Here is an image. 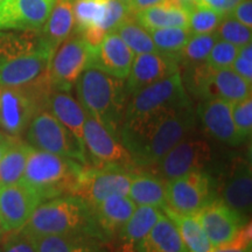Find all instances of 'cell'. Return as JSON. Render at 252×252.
Segmentation results:
<instances>
[{
    "mask_svg": "<svg viewBox=\"0 0 252 252\" xmlns=\"http://www.w3.org/2000/svg\"><path fill=\"white\" fill-rule=\"evenodd\" d=\"M180 71L175 56L162 53H144L134 56L130 74L125 80L128 96L138 90L156 83L169 75Z\"/></svg>",
    "mask_w": 252,
    "mask_h": 252,
    "instance_id": "ac0fdd59",
    "label": "cell"
},
{
    "mask_svg": "<svg viewBox=\"0 0 252 252\" xmlns=\"http://www.w3.org/2000/svg\"><path fill=\"white\" fill-rule=\"evenodd\" d=\"M241 1L242 0H225V6H224L225 15L231 13L232 9H234Z\"/></svg>",
    "mask_w": 252,
    "mask_h": 252,
    "instance_id": "7dc6e473",
    "label": "cell"
},
{
    "mask_svg": "<svg viewBox=\"0 0 252 252\" xmlns=\"http://www.w3.org/2000/svg\"><path fill=\"white\" fill-rule=\"evenodd\" d=\"M134 252H188L173 220L162 213L144 239L135 245Z\"/></svg>",
    "mask_w": 252,
    "mask_h": 252,
    "instance_id": "cb8c5ba5",
    "label": "cell"
},
{
    "mask_svg": "<svg viewBox=\"0 0 252 252\" xmlns=\"http://www.w3.org/2000/svg\"><path fill=\"white\" fill-rule=\"evenodd\" d=\"M166 207L182 215H197L219 197L217 180L207 171L191 172L167 181Z\"/></svg>",
    "mask_w": 252,
    "mask_h": 252,
    "instance_id": "ba28073f",
    "label": "cell"
},
{
    "mask_svg": "<svg viewBox=\"0 0 252 252\" xmlns=\"http://www.w3.org/2000/svg\"><path fill=\"white\" fill-rule=\"evenodd\" d=\"M239 47L226 42L223 40H217L213 46L206 63L213 69H225L231 67L238 54Z\"/></svg>",
    "mask_w": 252,
    "mask_h": 252,
    "instance_id": "f35d334b",
    "label": "cell"
},
{
    "mask_svg": "<svg viewBox=\"0 0 252 252\" xmlns=\"http://www.w3.org/2000/svg\"><path fill=\"white\" fill-rule=\"evenodd\" d=\"M42 202L23 182L0 186V223L5 234L19 231Z\"/></svg>",
    "mask_w": 252,
    "mask_h": 252,
    "instance_id": "5bb4252c",
    "label": "cell"
},
{
    "mask_svg": "<svg viewBox=\"0 0 252 252\" xmlns=\"http://www.w3.org/2000/svg\"><path fill=\"white\" fill-rule=\"evenodd\" d=\"M9 138H12V135H8L7 133H5L4 131L0 130V141H4V140H7Z\"/></svg>",
    "mask_w": 252,
    "mask_h": 252,
    "instance_id": "681fc988",
    "label": "cell"
},
{
    "mask_svg": "<svg viewBox=\"0 0 252 252\" xmlns=\"http://www.w3.org/2000/svg\"><path fill=\"white\" fill-rule=\"evenodd\" d=\"M82 165L76 160L32 147L21 182L41 201L71 195Z\"/></svg>",
    "mask_w": 252,
    "mask_h": 252,
    "instance_id": "277c9868",
    "label": "cell"
},
{
    "mask_svg": "<svg viewBox=\"0 0 252 252\" xmlns=\"http://www.w3.org/2000/svg\"><path fill=\"white\" fill-rule=\"evenodd\" d=\"M5 234V231H4V229H2V226H1V223H0V237H1L2 235Z\"/></svg>",
    "mask_w": 252,
    "mask_h": 252,
    "instance_id": "f907efd6",
    "label": "cell"
},
{
    "mask_svg": "<svg viewBox=\"0 0 252 252\" xmlns=\"http://www.w3.org/2000/svg\"><path fill=\"white\" fill-rule=\"evenodd\" d=\"M55 0H6L0 7V31H40Z\"/></svg>",
    "mask_w": 252,
    "mask_h": 252,
    "instance_id": "2e32d148",
    "label": "cell"
},
{
    "mask_svg": "<svg viewBox=\"0 0 252 252\" xmlns=\"http://www.w3.org/2000/svg\"><path fill=\"white\" fill-rule=\"evenodd\" d=\"M122 1H125V2H128V1H130V0H122Z\"/></svg>",
    "mask_w": 252,
    "mask_h": 252,
    "instance_id": "f5cc1de1",
    "label": "cell"
},
{
    "mask_svg": "<svg viewBox=\"0 0 252 252\" xmlns=\"http://www.w3.org/2000/svg\"><path fill=\"white\" fill-rule=\"evenodd\" d=\"M232 18L238 20L245 26L252 27V0H242L236 7L229 13Z\"/></svg>",
    "mask_w": 252,
    "mask_h": 252,
    "instance_id": "7bdbcfd3",
    "label": "cell"
},
{
    "mask_svg": "<svg viewBox=\"0 0 252 252\" xmlns=\"http://www.w3.org/2000/svg\"><path fill=\"white\" fill-rule=\"evenodd\" d=\"M196 117L210 137L229 146L244 143L236 131L232 121L231 103L222 98L201 100L196 109Z\"/></svg>",
    "mask_w": 252,
    "mask_h": 252,
    "instance_id": "d6986e66",
    "label": "cell"
},
{
    "mask_svg": "<svg viewBox=\"0 0 252 252\" xmlns=\"http://www.w3.org/2000/svg\"><path fill=\"white\" fill-rule=\"evenodd\" d=\"M217 40L219 39L215 33L191 35L180 52L174 55L179 63V68H188L206 62Z\"/></svg>",
    "mask_w": 252,
    "mask_h": 252,
    "instance_id": "4dcf8cb0",
    "label": "cell"
},
{
    "mask_svg": "<svg viewBox=\"0 0 252 252\" xmlns=\"http://www.w3.org/2000/svg\"><path fill=\"white\" fill-rule=\"evenodd\" d=\"M78 102L89 117L96 119L106 130L119 138L128 94L125 80L89 67L76 84Z\"/></svg>",
    "mask_w": 252,
    "mask_h": 252,
    "instance_id": "3957f363",
    "label": "cell"
},
{
    "mask_svg": "<svg viewBox=\"0 0 252 252\" xmlns=\"http://www.w3.org/2000/svg\"><path fill=\"white\" fill-rule=\"evenodd\" d=\"M1 90H2V87L0 86V94H1Z\"/></svg>",
    "mask_w": 252,
    "mask_h": 252,
    "instance_id": "db71d44e",
    "label": "cell"
},
{
    "mask_svg": "<svg viewBox=\"0 0 252 252\" xmlns=\"http://www.w3.org/2000/svg\"><path fill=\"white\" fill-rule=\"evenodd\" d=\"M108 0H72L75 33L80 34L89 26H99L105 15Z\"/></svg>",
    "mask_w": 252,
    "mask_h": 252,
    "instance_id": "d6a6232c",
    "label": "cell"
},
{
    "mask_svg": "<svg viewBox=\"0 0 252 252\" xmlns=\"http://www.w3.org/2000/svg\"><path fill=\"white\" fill-rule=\"evenodd\" d=\"M134 53L121 39L116 32H110L104 36L100 45L94 48L93 64L105 74L126 80L130 74Z\"/></svg>",
    "mask_w": 252,
    "mask_h": 252,
    "instance_id": "ffe728a7",
    "label": "cell"
},
{
    "mask_svg": "<svg viewBox=\"0 0 252 252\" xmlns=\"http://www.w3.org/2000/svg\"><path fill=\"white\" fill-rule=\"evenodd\" d=\"M215 34L219 40L226 41V42L232 43V45L237 47L251 43L252 40L251 28L239 23L238 20H236L230 14L223 17L219 27L216 28Z\"/></svg>",
    "mask_w": 252,
    "mask_h": 252,
    "instance_id": "d590c367",
    "label": "cell"
},
{
    "mask_svg": "<svg viewBox=\"0 0 252 252\" xmlns=\"http://www.w3.org/2000/svg\"><path fill=\"white\" fill-rule=\"evenodd\" d=\"M32 239L36 252H108L104 242L90 236H36Z\"/></svg>",
    "mask_w": 252,
    "mask_h": 252,
    "instance_id": "4316f807",
    "label": "cell"
},
{
    "mask_svg": "<svg viewBox=\"0 0 252 252\" xmlns=\"http://www.w3.org/2000/svg\"><path fill=\"white\" fill-rule=\"evenodd\" d=\"M115 32L134 53V55L158 52L150 35V32L140 26L134 18L127 19L122 25H119Z\"/></svg>",
    "mask_w": 252,
    "mask_h": 252,
    "instance_id": "1f68e13d",
    "label": "cell"
},
{
    "mask_svg": "<svg viewBox=\"0 0 252 252\" xmlns=\"http://www.w3.org/2000/svg\"><path fill=\"white\" fill-rule=\"evenodd\" d=\"M128 196L115 195L91 206L94 222L103 241L106 242L117 235L135 209Z\"/></svg>",
    "mask_w": 252,
    "mask_h": 252,
    "instance_id": "44dd1931",
    "label": "cell"
},
{
    "mask_svg": "<svg viewBox=\"0 0 252 252\" xmlns=\"http://www.w3.org/2000/svg\"><path fill=\"white\" fill-rule=\"evenodd\" d=\"M232 121L241 139L245 141L252 133V97L231 103Z\"/></svg>",
    "mask_w": 252,
    "mask_h": 252,
    "instance_id": "74e56055",
    "label": "cell"
},
{
    "mask_svg": "<svg viewBox=\"0 0 252 252\" xmlns=\"http://www.w3.org/2000/svg\"><path fill=\"white\" fill-rule=\"evenodd\" d=\"M196 124L190 102L134 121L123 122L119 139L137 167L157 165Z\"/></svg>",
    "mask_w": 252,
    "mask_h": 252,
    "instance_id": "6da1fadb",
    "label": "cell"
},
{
    "mask_svg": "<svg viewBox=\"0 0 252 252\" xmlns=\"http://www.w3.org/2000/svg\"><path fill=\"white\" fill-rule=\"evenodd\" d=\"M181 78L185 90L200 100L222 98L235 103L251 96V83L231 68L216 70L203 62L186 68Z\"/></svg>",
    "mask_w": 252,
    "mask_h": 252,
    "instance_id": "5b68a950",
    "label": "cell"
},
{
    "mask_svg": "<svg viewBox=\"0 0 252 252\" xmlns=\"http://www.w3.org/2000/svg\"><path fill=\"white\" fill-rule=\"evenodd\" d=\"M219 198L226 206L247 217L251 212L252 172L251 163L247 159L238 158L230 166L228 174L222 182L217 181Z\"/></svg>",
    "mask_w": 252,
    "mask_h": 252,
    "instance_id": "e0dca14e",
    "label": "cell"
},
{
    "mask_svg": "<svg viewBox=\"0 0 252 252\" xmlns=\"http://www.w3.org/2000/svg\"><path fill=\"white\" fill-rule=\"evenodd\" d=\"M26 139L33 149L70 158L82 165H89L83 144L49 110L42 109L34 115L26 130Z\"/></svg>",
    "mask_w": 252,
    "mask_h": 252,
    "instance_id": "8992f818",
    "label": "cell"
},
{
    "mask_svg": "<svg viewBox=\"0 0 252 252\" xmlns=\"http://www.w3.org/2000/svg\"><path fill=\"white\" fill-rule=\"evenodd\" d=\"M161 210L173 220L188 252L212 251L213 245L210 244L196 215H182V214L173 212L166 206Z\"/></svg>",
    "mask_w": 252,
    "mask_h": 252,
    "instance_id": "83f0119b",
    "label": "cell"
},
{
    "mask_svg": "<svg viewBox=\"0 0 252 252\" xmlns=\"http://www.w3.org/2000/svg\"><path fill=\"white\" fill-rule=\"evenodd\" d=\"M224 15V13H220L196 1V4L189 11L188 30L190 31L191 35L215 33Z\"/></svg>",
    "mask_w": 252,
    "mask_h": 252,
    "instance_id": "e575fe53",
    "label": "cell"
},
{
    "mask_svg": "<svg viewBox=\"0 0 252 252\" xmlns=\"http://www.w3.org/2000/svg\"><path fill=\"white\" fill-rule=\"evenodd\" d=\"M72 0H55L46 24L41 28V35L53 52L68 39L74 30Z\"/></svg>",
    "mask_w": 252,
    "mask_h": 252,
    "instance_id": "484cf974",
    "label": "cell"
},
{
    "mask_svg": "<svg viewBox=\"0 0 252 252\" xmlns=\"http://www.w3.org/2000/svg\"><path fill=\"white\" fill-rule=\"evenodd\" d=\"M251 225L250 223L239 232L237 237L229 243L219 245L212 249L210 252H251Z\"/></svg>",
    "mask_w": 252,
    "mask_h": 252,
    "instance_id": "b9f144b4",
    "label": "cell"
},
{
    "mask_svg": "<svg viewBox=\"0 0 252 252\" xmlns=\"http://www.w3.org/2000/svg\"><path fill=\"white\" fill-rule=\"evenodd\" d=\"M150 35L158 52L174 56L187 43L191 33L188 28L185 27H171L151 31Z\"/></svg>",
    "mask_w": 252,
    "mask_h": 252,
    "instance_id": "836d02e7",
    "label": "cell"
},
{
    "mask_svg": "<svg viewBox=\"0 0 252 252\" xmlns=\"http://www.w3.org/2000/svg\"><path fill=\"white\" fill-rule=\"evenodd\" d=\"M134 19L149 32L171 27L188 28L189 11L175 0H162L159 4L135 13Z\"/></svg>",
    "mask_w": 252,
    "mask_h": 252,
    "instance_id": "7402d4cb",
    "label": "cell"
},
{
    "mask_svg": "<svg viewBox=\"0 0 252 252\" xmlns=\"http://www.w3.org/2000/svg\"><path fill=\"white\" fill-rule=\"evenodd\" d=\"M175 1L179 2V4L187 8L188 11H190L191 7L196 4V0H175Z\"/></svg>",
    "mask_w": 252,
    "mask_h": 252,
    "instance_id": "c3c4849f",
    "label": "cell"
},
{
    "mask_svg": "<svg viewBox=\"0 0 252 252\" xmlns=\"http://www.w3.org/2000/svg\"><path fill=\"white\" fill-rule=\"evenodd\" d=\"M196 217L213 248L231 242L247 226L248 219L230 208L220 198H215Z\"/></svg>",
    "mask_w": 252,
    "mask_h": 252,
    "instance_id": "4fadbf2b",
    "label": "cell"
},
{
    "mask_svg": "<svg viewBox=\"0 0 252 252\" xmlns=\"http://www.w3.org/2000/svg\"><path fill=\"white\" fill-rule=\"evenodd\" d=\"M134 172L109 167L83 166L71 195H76L90 206L110 196H127Z\"/></svg>",
    "mask_w": 252,
    "mask_h": 252,
    "instance_id": "8fae6325",
    "label": "cell"
},
{
    "mask_svg": "<svg viewBox=\"0 0 252 252\" xmlns=\"http://www.w3.org/2000/svg\"><path fill=\"white\" fill-rule=\"evenodd\" d=\"M167 181L153 173H134L127 196L135 206L154 207L162 209L166 206Z\"/></svg>",
    "mask_w": 252,
    "mask_h": 252,
    "instance_id": "d4e9b609",
    "label": "cell"
},
{
    "mask_svg": "<svg viewBox=\"0 0 252 252\" xmlns=\"http://www.w3.org/2000/svg\"><path fill=\"white\" fill-rule=\"evenodd\" d=\"M162 0H130L128 1V6H130V9L132 13L135 14L138 12L143 11V9H146L151 7V6H154L159 2H161Z\"/></svg>",
    "mask_w": 252,
    "mask_h": 252,
    "instance_id": "ee69618b",
    "label": "cell"
},
{
    "mask_svg": "<svg viewBox=\"0 0 252 252\" xmlns=\"http://www.w3.org/2000/svg\"><path fill=\"white\" fill-rule=\"evenodd\" d=\"M94 48L80 34L68 37L53 52L48 65V77L54 90L68 93L75 87L84 70L93 64Z\"/></svg>",
    "mask_w": 252,
    "mask_h": 252,
    "instance_id": "9c48e42d",
    "label": "cell"
},
{
    "mask_svg": "<svg viewBox=\"0 0 252 252\" xmlns=\"http://www.w3.org/2000/svg\"><path fill=\"white\" fill-rule=\"evenodd\" d=\"M198 4H202L208 7L215 9L220 13H224V6H225V0H196Z\"/></svg>",
    "mask_w": 252,
    "mask_h": 252,
    "instance_id": "f6af8a7d",
    "label": "cell"
},
{
    "mask_svg": "<svg viewBox=\"0 0 252 252\" xmlns=\"http://www.w3.org/2000/svg\"><path fill=\"white\" fill-rule=\"evenodd\" d=\"M83 144L88 161L94 167H109L134 172L137 166L118 137L88 116L84 124Z\"/></svg>",
    "mask_w": 252,
    "mask_h": 252,
    "instance_id": "30bf717a",
    "label": "cell"
},
{
    "mask_svg": "<svg viewBox=\"0 0 252 252\" xmlns=\"http://www.w3.org/2000/svg\"><path fill=\"white\" fill-rule=\"evenodd\" d=\"M0 252H36V250L31 236L19 230L5 239Z\"/></svg>",
    "mask_w": 252,
    "mask_h": 252,
    "instance_id": "60d3db41",
    "label": "cell"
},
{
    "mask_svg": "<svg viewBox=\"0 0 252 252\" xmlns=\"http://www.w3.org/2000/svg\"><path fill=\"white\" fill-rule=\"evenodd\" d=\"M46 109L83 144L84 124L88 115L80 102L68 93L53 89L47 98Z\"/></svg>",
    "mask_w": 252,
    "mask_h": 252,
    "instance_id": "603a6c76",
    "label": "cell"
},
{
    "mask_svg": "<svg viewBox=\"0 0 252 252\" xmlns=\"http://www.w3.org/2000/svg\"><path fill=\"white\" fill-rule=\"evenodd\" d=\"M130 18H134V14L132 13L128 2L122 0H108L105 15L98 27L108 34L110 32H115L119 25Z\"/></svg>",
    "mask_w": 252,
    "mask_h": 252,
    "instance_id": "8d00e7d4",
    "label": "cell"
},
{
    "mask_svg": "<svg viewBox=\"0 0 252 252\" xmlns=\"http://www.w3.org/2000/svg\"><path fill=\"white\" fill-rule=\"evenodd\" d=\"M249 83H252V45L248 43L239 47L238 54L230 67Z\"/></svg>",
    "mask_w": 252,
    "mask_h": 252,
    "instance_id": "ab89813d",
    "label": "cell"
},
{
    "mask_svg": "<svg viewBox=\"0 0 252 252\" xmlns=\"http://www.w3.org/2000/svg\"><path fill=\"white\" fill-rule=\"evenodd\" d=\"M161 215L162 210L158 208L147 206L135 207L133 214L118 232L119 238L125 247L135 248L141 239L149 235Z\"/></svg>",
    "mask_w": 252,
    "mask_h": 252,
    "instance_id": "f1b7e54d",
    "label": "cell"
},
{
    "mask_svg": "<svg viewBox=\"0 0 252 252\" xmlns=\"http://www.w3.org/2000/svg\"><path fill=\"white\" fill-rule=\"evenodd\" d=\"M53 50L48 46L24 53L0 64V86L21 88L33 84L48 72Z\"/></svg>",
    "mask_w": 252,
    "mask_h": 252,
    "instance_id": "9a60e30c",
    "label": "cell"
},
{
    "mask_svg": "<svg viewBox=\"0 0 252 252\" xmlns=\"http://www.w3.org/2000/svg\"><path fill=\"white\" fill-rule=\"evenodd\" d=\"M188 102L190 99L182 83L181 72L176 71L132 94L126 104L123 122L146 117Z\"/></svg>",
    "mask_w": 252,
    "mask_h": 252,
    "instance_id": "52a82bcc",
    "label": "cell"
},
{
    "mask_svg": "<svg viewBox=\"0 0 252 252\" xmlns=\"http://www.w3.org/2000/svg\"><path fill=\"white\" fill-rule=\"evenodd\" d=\"M18 137H12L9 138V139L7 140H4V141H0V159H1L2 156H4L6 151H7V149L9 146H11V144L13 143V141L17 139Z\"/></svg>",
    "mask_w": 252,
    "mask_h": 252,
    "instance_id": "bcb514c9",
    "label": "cell"
},
{
    "mask_svg": "<svg viewBox=\"0 0 252 252\" xmlns=\"http://www.w3.org/2000/svg\"><path fill=\"white\" fill-rule=\"evenodd\" d=\"M23 231L36 236H90L103 241L93 208L76 195H64L43 201L28 220Z\"/></svg>",
    "mask_w": 252,
    "mask_h": 252,
    "instance_id": "7a4b0ae2",
    "label": "cell"
},
{
    "mask_svg": "<svg viewBox=\"0 0 252 252\" xmlns=\"http://www.w3.org/2000/svg\"><path fill=\"white\" fill-rule=\"evenodd\" d=\"M213 158L212 145L189 134L157 163V175L169 181L188 173L204 171L212 163Z\"/></svg>",
    "mask_w": 252,
    "mask_h": 252,
    "instance_id": "7c38bea8",
    "label": "cell"
},
{
    "mask_svg": "<svg viewBox=\"0 0 252 252\" xmlns=\"http://www.w3.org/2000/svg\"><path fill=\"white\" fill-rule=\"evenodd\" d=\"M31 150V145L18 138L11 144L0 159V186L13 185L21 181Z\"/></svg>",
    "mask_w": 252,
    "mask_h": 252,
    "instance_id": "f546056e",
    "label": "cell"
},
{
    "mask_svg": "<svg viewBox=\"0 0 252 252\" xmlns=\"http://www.w3.org/2000/svg\"><path fill=\"white\" fill-rule=\"evenodd\" d=\"M6 1V0H0V7H1L2 6V4H4V2Z\"/></svg>",
    "mask_w": 252,
    "mask_h": 252,
    "instance_id": "816d5d0a",
    "label": "cell"
}]
</instances>
